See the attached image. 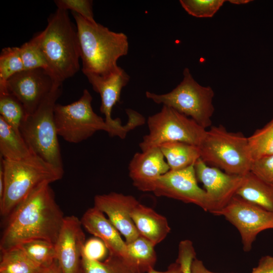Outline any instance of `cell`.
I'll use <instances>...</instances> for the list:
<instances>
[{
    "label": "cell",
    "mask_w": 273,
    "mask_h": 273,
    "mask_svg": "<svg viewBox=\"0 0 273 273\" xmlns=\"http://www.w3.org/2000/svg\"><path fill=\"white\" fill-rule=\"evenodd\" d=\"M50 184L39 186L8 216L1 238V251L34 240L56 244L65 216Z\"/></svg>",
    "instance_id": "6da1fadb"
},
{
    "label": "cell",
    "mask_w": 273,
    "mask_h": 273,
    "mask_svg": "<svg viewBox=\"0 0 273 273\" xmlns=\"http://www.w3.org/2000/svg\"><path fill=\"white\" fill-rule=\"evenodd\" d=\"M72 14L76 24L83 74L107 77L118 71L120 67L117 60L128 52L127 36L98 23H92L74 12Z\"/></svg>",
    "instance_id": "7a4b0ae2"
},
{
    "label": "cell",
    "mask_w": 273,
    "mask_h": 273,
    "mask_svg": "<svg viewBox=\"0 0 273 273\" xmlns=\"http://www.w3.org/2000/svg\"><path fill=\"white\" fill-rule=\"evenodd\" d=\"M40 47L56 82L74 76L79 69V42L68 11L58 9L51 14L46 28L41 31Z\"/></svg>",
    "instance_id": "3957f363"
},
{
    "label": "cell",
    "mask_w": 273,
    "mask_h": 273,
    "mask_svg": "<svg viewBox=\"0 0 273 273\" xmlns=\"http://www.w3.org/2000/svg\"><path fill=\"white\" fill-rule=\"evenodd\" d=\"M4 176V191L0 199V212L8 217L13 210L39 186L60 179L64 170H60L32 152L18 160L1 157Z\"/></svg>",
    "instance_id": "277c9868"
},
{
    "label": "cell",
    "mask_w": 273,
    "mask_h": 273,
    "mask_svg": "<svg viewBox=\"0 0 273 273\" xmlns=\"http://www.w3.org/2000/svg\"><path fill=\"white\" fill-rule=\"evenodd\" d=\"M200 159L226 173L244 176L252 162L248 139L241 132H231L222 125L206 130L199 146Z\"/></svg>",
    "instance_id": "5b68a950"
},
{
    "label": "cell",
    "mask_w": 273,
    "mask_h": 273,
    "mask_svg": "<svg viewBox=\"0 0 273 273\" xmlns=\"http://www.w3.org/2000/svg\"><path fill=\"white\" fill-rule=\"evenodd\" d=\"M62 85H56L36 111L26 117L20 131L31 152L64 170L54 120V108L61 94Z\"/></svg>",
    "instance_id": "8992f818"
},
{
    "label": "cell",
    "mask_w": 273,
    "mask_h": 273,
    "mask_svg": "<svg viewBox=\"0 0 273 273\" xmlns=\"http://www.w3.org/2000/svg\"><path fill=\"white\" fill-rule=\"evenodd\" d=\"M183 76L182 81L170 92L159 95L147 91L146 96L156 104L168 106L190 117L206 129L212 124L214 91L210 86L199 84L188 68L184 69Z\"/></svg>",
    "instance_id": "52a82bcc"
},
{
    "label": "cell",
    "mask_w": 273,
    "mask_h": 273,
    "mask_svg": "<svg viewBox=\"0 0 273 273\" xmlns=\"http://www.w3.org/2000/svg\"><path fill=\"white\" fill-rule=\"evenodd\" d=\"M92 100L90 93L85 89L77 101L66 105L56 104L54 120L58 135L75 144L87 139L99 130H104L114 136L105 119L94 111Z\"/></svg>",
    "instance_id": "ba28073f"
},
{
    "label": "cell",
    "mask_w": 273,
    "mask_h": 273,
    "mask_svg": "<svg viewBox=\"0 0 273 273\" xmlns=\"http://www.w3.org/2000/svg\"><path fill=\"white\" fill-rule=\"evenodd\" d=\"M147 124L149 133L143 136L139 144L142 152L170 142L199 147L206 131L191 118L165 105L159 112L148 117Z\"/></svg>",
    "instance_id": "9c48e42d"
},
{
    "label": "cell",
    "mask_w": 273,
    "mask_h": 273,
    "mask_svg": "<svg viewBox=\"0 0 273 273\" xmlns=\"http://www.w3.org/2000/svg\"><path fill=\"white\" fill-rule=\"evenodd\" d=\"M85 76L94 90L101 96L100 111L104 115L106 122L113 130L114 136L124 139L130 130L145 123L144 117L131 109L125 110L128 120L124 125L122 124L120 119L112 117L113 107L119 101L121 90L130 79L122 68L120 67L118 71L107 77L92 74Z\"/></svg>",
    "instance_id": "30bf717a"
},
{
    "label": "cell",
    "mask_w": 273,
    "mask_h": 273,
    "mask_svg": "<svg viewBox=\"0 0 273 273\" xmlns=\"http://www.w3.org/2000/svg\"><path fill=\"white\" fill-rule=\"evenodd\" d=\"M234 225L239 231L243 250H251L253 243L262 231L273 229V212L266 210L235 195L216 213Z\"/></svg>",
    "instance_id": "8fae6325"
},
{
    "label": "cell",
    "mask_w": 273,
    "mask_h": 273,
    "mask_svg": "<svg viewBox=\"0 0 273 273\" xmlns=\"http://www.w3.org/2000/svg\"><path fill=\"white\" fill-rule=\"evenodd\" d=\"M57 84H62L41 68L24 70L6 81L8 90L22 103L27 116L36 111Z\"/></svg>",
    "instance_id": "7c38bea8"
},
{
    "label": "cell",
    "mask_w": 273,
    "mask_h": 273,
    "mask_svg": "<svg viewBox=\"0 0 273 273\" xmlns=\"http://www.w3.org/2000/svg\"><path fill=\"white\" fill-rule=\"evenodd\" d=\"M197 181L194 165L178 170H170L157 179L153 192L158 197L195 204L209 212L206 191L198 186Z\"/></svg>",
    "instance_id": "4fadbf2b"
},
{
    "label": "cell",
    "mask_w": 273,
    "mask_h": 273,
    "mask_svg": "<svg viewBox=\"0 0 273 273\" xmlns=\"http://www.w3.org/2000/svg\"><path fill=\"white\" fill-rule=\"evenodd\" d=\"M197 180L204 187L209 205V212L215 215L236 195L244 176L230 174L210 166L199 158L194 164Z\"/></svg>",
    "instance_id": "5bb4252c"
},
{
    "label": "cell",
    "mask_w": 273,
    "mask_h": 273,
    "mask_svg": "<svg viewBox=\"0 0 273 273\" xmlns=\"http://www.w3.org/2000/svg\"><path fill=\"white\" fill-rule=\"evenodd\" d=\"M82 227L76 216H65L55 244L56 261L62 273H84L82 257L85 237Z\"/></svg>",
    "instance_id": "9a60e30c"
},
{
    "label": "cell",
    "mask_w": 273,
    "mask_h": 273,
    "mask_svg": "<svg viewBox=\"0 0 273 273\" xmlns=\"http://www.w3.org/2000/svg\"><path fill=\"white\" fill-rule=\"evenodd\" d=\"M139 203L132 196L116 192L97 195L94 198V207L106 214L111 223L124 237L126 244L140 236L131 216Z\"/></svg>",
    "instance_id": "2e32d148"
},
{
    "label": "cell",
    "mask_w": 273,
    "mask_h": 273,
    "mask_svg": "<svg viewBox=\"0 0 273 273\" xmlns=\"http://www.w3.org/2000/svg\"><path fill=\"white\" fill-rule=\"evenodd\" d=\"M128 168L133 186L143 192H153L157 179L170 170L159 147L135 153Z\"/></svg>",
    "instance_id": "e0dca14e"
},
{
    "label": "cell",
    "mask_w": 273,
    "mask_h": 273,
    "mask_svg": "<svg viewBox=\"0 0 273 273\" xmlns=\"http://www.w3.org/2000/svg\"><path fill=\"white\" fill-rule=\"evenodd\" d=\"M80 221L86 231L103 241L109 254L122 258L127 263L126 243L104 213L94 206L84 213Z\"/></svg>",
    "instance_id": "ac0fdd59"
},
{
    "label": "cell",
    "mask_w": 273,
    "mask_h": 273,
    "mask_svg": "<svg viewBox=\"0 0 273 273\" xmlns=\"http://www.w3.org/2000/svg\"><path fill=\"white\" fill-rule=\"evenodd\" d=\"M131 216L140 235L155 246L162 242L170 232V228L164 216L140 203Z\"/></svg>",
    "instance_id": "d6986e66"
},
{
    "label": "cell",
    "mask_w": 273,
    "mask_h": 273,
    "mask_svg": "<svg viewBox=\"0 0 273 273\" xmlns=\"http://www.w3.org/2000/svg\"><path fill=\"white\" fill-rule=\"evenodd\" d=\"M236 195L266 210L273 212V187L252 172L244 176Z\"/></svg>",
    "instance_id": "ffe728a7"
},
{
    "label": "cell",
    "mask_w": 273,
    "mask_h": 273,
    "mask_svg": "<svg viewBox=\"0 0 273 273\" xmlns=\"http://www.w3.org/2000/svg\"><path fill=\"white\" fill-rule=\"evenodd\" d=\"M171 170H178L194 165L200 158L198 146L180 142H170L159 147Z\"/></svg>",
    "instance_id": "44dd1931"
},
{
    "label": "cell",
    "mask_w": 273,
    "mask_h": 273,
    "mask_svg": "<svg viewBox=\"0 0 273 273\" xmlns=\"http://www.w3.org/2000/svg\"><path fill=\"white\" fill-rule=\"evenodd\" d=\"M126 245V262L135 273H147L154 268L157 256L152 243L140 235Z\"/></svg>",
    "instance_id": "7402d4cb"
},
{
    "label": "cell",
    "mask_w": 273,
    "mask_h": 273,
    "mask_svg": "<svg viewBox=\"0 0 273 273\" xmlns=\"http://www.w3.org/2000/svg\"><path fill=\"white\" fill-rule=\"evenodd\" d=\"M0 153L1 157L9 160H20L32 153L21 133L1 116Z\"/></svg>",
    "instance_id": "603a6c76"
},
{
    "label": "cell",
    "mask_w": 273,
    "mask_h": 273,
    "mask_svg": "<svg viewBox=\"0 0 273 273\" xmlns=\"http://www.w3.org/2000/svg\"><path fill=\"white\" fill-rule=\"evenodd\" d=\"M41 269L20 247L1 251L0 273H39Z\"/></svg>",
    "instance_id": "cb8c5ba5"
},
{
    "label": "cell",
    "mask_w": 273,
    "mask_h": 273,
    "mask_svg": "<svg viewBox=\"0 0 273 273\" xmlns=\"http://www.w3.org/2000/svg\"><path fill=\"white\" fill-rule=\"evenodd\" d=\"M247 139L252 162L273 155V119Z\"/></svg>",
    "instance_id": "d4e9b609"
},
{
    "label": "cell",
    "mask_w": 273,
    "mask_h": 273,
    "mask_svg": "<svg viewBox=\"0 0 273 273\" xmlns=\"http://www.w3.org/2000/svg\"><path fill=\"white\" fill-rule=\"evenodd\" d=\"M0 114L5 121L20 133V126L27 114L20 101L8 90L0 92Z\"/></svg>",
    "instance_id": "484cf974"
},
{
    "label": "cell",
    "mask_w": 273,
    "mask_h": 273,
    "mask_svg": "<svg viewBox=\"0 0 273 273\" xmlns=\"http://www.w3.org/2000/svg\"><path fill=\"white\" fill-rule=\"evenodd\" d=\"M41 32L19 47L25 70L43 69L50 74L48 64L40 47Z\"/></svg>",
    "instance_id": "4316f807"
},
{
    "label": "cell",
    "mask_w": 273,
    "mask_h": 273,
    "mask_svg": "<svg viewBox=\"0 0 273 273\" xmlns=\"http://www.w3.org/2000/svg\"><path fill=\"white\" fill-rule=\"evenodd\" d=\"M19 247L41 268L48 266L56 261L55 245L47 241L34 240Z\"/></svg>",
    "instance_id": "83f0119b"
},
{
    "label": "cell",
    "mask_w": 273,
    "mask_h": 273,
    "mask_svg": "<svg viewBox=\"0 0 273 273\" xmlns=\"http://www.w3.org/2000/svg\"><path fill=\"white\" fill-rule=\"evenodd\" d=\"M84 273H135L121 257L109 254L104 261L91 260L82 255Z\"/></svg>",
    "instance_id": "f1b7e54d"
},
{
    "label": "cell",
    "mask_w": 273,
    "mask_h": 273,
    "mask_svg": "<svg viewBox=\"0 0 273 273\" xmlns=\"http://www.w3.org/2000/svg\"><path fill=\"white\" fill-rule=\"evenodd\" d=\"M25 70L18 47L4 48L0 54V83Z\"/></svg>",
    "instance_id": "f546056e"
},
{
    "label": "cell",
    "mask_w": 273,
    "mask_h": 273,
    "mask_svg": "<svg viewBox=\"0 0 273 273\" xmlns=\"http://www.w3.org/2000/svg\"><path fill=\"white\" fill-rule=\"evenodd\" d=\"M224 0H180L183 9L190 15L198 18H210L219 10Z\"/></svg>",
    "instance_id": "4dcf8cb0"
},
{
    "label": "cell",
    "mask_w": 273,
    "mask_h": 273,
    "mask_svg": "<svg viewBox=\"0 0 273 273\" xmlns=\"http://www.w3.org/2000/svg\"><path fill=\"white\" fill-rule=\"evenodd\" d=\"M57 8L68 11L70 10L87 21L97 24L94 18L93 1L90 0H56Z\"/></svg>",
    "instance_id": "1f68e13d"
},
{
    "label": "cell",
    "mask_w": 273,
    "mask_h": 273,
    "mask_svg": "<svg viewBox=\"0 0 273 273\" xmlns=\"http://www.w3.org/2000/svg\"><path fill=\"white\" fill-rule=\"evenodd\" d=\"M250 171L273 187V155L253 161Z\"/></svg>",
    "instance_id": "d6a6232c"
},
{
    "label": "cell",
    "mask_w": 273,
    "mask_h": 273,
    "mask_svg": "<svg viewBox=\"0 0 273 273\" xmlns=\"http://www.w3.org/2000/svg\"><path fill=\"white\" fill-rule=\"evenodd\" d=\"M196 256V251L191 241L185 240L180 242L176 261L179 264L183 273H191V264Z\"/></svg>",
    "instance_id": "836d02e7"
},
{
    "label": "cell",
    "mask_w": 273,
    "mask_h": 273,
    "mask_svg": "<svg viewBox=\"0 0 273 273\" xmlns=\"http://www.w3.org/2000/svg\"><path fill=\"white\" fill-rule=\"evenodd\" d=\"M107 249L103 241L95 237L85 242L82 255L88 259L101 261L106 256Z\"/></svg>",
    "instance_id": "e575fe53"
},
{
    "label": "cell",
    "mask_w": 273,
    "mask_h": 273,
    "mask_svg": "<svg viewBox=\"0 0 273 273\" xmlns=\"http://www.w3.org/2000/svg\"><path fill=\"white\" fill-rule=\"evenodd\" d=\"M251 273H273V256L266 255L261 258Z\"/></svg>",
    "instance_id": "d590c367"
},
{
    "label": "cell",
    "mask_w": 273,
    "mask_h": 273,
    "mask_svg": "<svg viewBox=\"0 0 273 273\" xmlns=\"http://www.w3.org/2000/svg\"><path fill=\"white\" fill-rule=\"evenodd\" d=\"M191 273H217L208 270L203 262L196 257L193 260L191 266Z\"/></svg>",
    "instance_id": "8d00e7d4"
},
{
    "label": "cell",
    "mask_w": 273,
    "mask_h": 273,
    "mask_svg": "<svg viewBox=\"0 0 273 273\" xmlns=\"http://www.w3.org/2000/svg\"><path fill=\"white\" fill-rule=\"evenodd\" d=\"M147 273H183V271L179 264L175 261L169 265L165 271H159L152 268Z\"/></svg>",
    "instance_id": "74e56055"
},
{
    "label": "cell",
    "mask_w": 273,
    "mask_h": 273,
    "mask_svg": "<svg viewBox=\"0 0 273 273\" xmlns=\"http://www.w3.org/2000/svg\"><path fill=\"white\" fill-rule=\"evenodd\" d=\"M39 273H62L57 261L51 265L41 268Z\"/></svg>",
    "instance_id": "f35d334b"
},
{
    "label": "cell",
    "mask_w": 273,
    "mask_h": 273,
    "mask_svg": "<svg viewBox=\"0 0 273 273\" xmlns=\"http://www.w3.org/2000/svg\"><path fill=\"white\" fill-rule=\"evenodd\" d=\"M251 1L250 0H230L229 2L230 3L236 4V5H242L248 3Z\"/></svg>",
    "instance_id": "ab89813d"
}]
</instances>
